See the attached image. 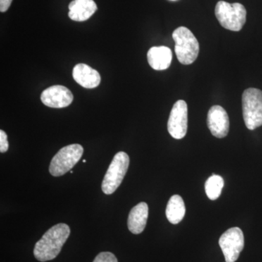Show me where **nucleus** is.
<instances>
[{
    "label": "nucleus",
    "mask_w": 262,
    "mask_h": 262,
    "mask_svg": "<svg viewBox=\"0 0 262 262\" xmlns=\"http://www.w3.org/2000/svg\"><path fill=\"white\" fill-rule=\"evenodd\" d=\"M70 228L66 224H58L48 229L34 248V257L45 262L54 259L70 237Z\"/></svg>",
    "instance_id": "nucleus-1"
},
{
    "label": "nucleus",
    "mask_w": 262,
    "mask_h": 262,
    "mask_svg": "<svg viewBox=\"0 0 262 262\" xmlns=\"http://www.w3.org/2000/svg\"><path fill=\"white\" fill-rule=\"evenodd\" d=\"M175 42V53L177 59L184 65L192 64L199 55L198 39L189 29L179 27L172 34Z\"/></svg>",
    "instance_id": "nucleus-2"
},
{
    "label": "nucleus",
    "mask_w": 262,
    "mask_h": 262,
    "mask_svg": "<svg viewBox=\"0 0 262 262\" xmlns=\"http://www.w3.org/2000/svg\"><path fill=\"white\" fill-rule=\"evenodd\" d=\"M246 8L239 3L220 1L215 5V15L222 27L233 32H239L246 21Z\"/></svg>",
    "instance_id": "nucleus-3"
},
{
    "label": "nucleus",
    "mask_w": 262,
    "mask_h": 262,
    "mask_svg": "<svg viewBox=\"0 0 262 262\" xmlns=\"http://www.w3.org/2000/svg\"><path fill=\"white\" fill-rule=\"evenodd\" d=\"M243 115L245 124L253 130L262 125V91L257 89H246L242 96Z\"/></svg>",
    "instance_id": "nucleus-4"
},
{
    "label": "nucleus",
    "mask_w": 262,
    "mask_h": 262,
    "mask_svg": "<svg viewBox=\"0 0 262 262\" xmlns=\"http://www.w3.org/2000/svg\"><path fill=\"white\" fill-rule=\"evenodd\" d=\"M130 158L127 153L119 151L115 155L103 179L101 189L104 194H113L120 187L127 173Z\"/></svg>",
    "instance_id": "nucleus-5"
},
{
    "label": "nucleus",
    "mask_w": 262,
    "mask_h": 262,
    "mask_svg": "<svg viewBox=\"0 0 262 262\" xmlns=\"http://www.w3.org/2000/svg\"><path fill=\"white\" fill-rule=\"evenodd\" d=\"M83 152V147L80 144H70L62 148L51 160L50 173L56 177L64 175L78 163Z\"/></svg>",
    "instance_id": "nucleus-6"
},
{
    "label": "nucleus",
    "mask_w": 262,
    "mask_h": 262,
    "mask_svg": "<svg viewBox=\"0 0 262 262\" xmlns=\"http://www.w3.org/2000/svg\"><path fill=\"white\" fill-rule=\"evenodd\" d=\"M219 244L226 262H235L244 248V232L239 227H232L221 236Z\"/></svg>",
    "instance_id": "nucleus-7"
},
{
    "label": "nucleus",
    "mask_w": 262,
    "mask_h": 262,
    "mask_svg": "<svg viewBox=\"0 0 262 262\" xmlns=\"http://www.w3.org/2000/svg\"><path fill=\"white\" fill-rule=\"evenodd\" d=\"M188 127V108L186 101L179 100L170 112L168 122V130L176 139H182L186 136Z\"/></svg>",
    "instance_id": "nucleus-8"
},
{
    "label": "nucleus",
    "mask_w": 262,
    "mask_h": 262,
    "mask_svg": "<svg viewBox=\"0 0 262 262\" xmlns=\"http://www.w3.org/2000/svg\"><path fill=\"white\" fill-rule=\"evenodd\" d=\"M74 96L70 90L63 85H53L45 90L41 95L43 104L51 108H64L70 106Z\"/></svg>",
    "instance_id": "nucleus-9"
},
{
    "label": "nucleus",
    "mask_w": 262,
    "mask_h": 262,
    "mask_svg": "<svg viewBox=\"0 0 262 262\" xmlns=\"http://www.w3.org/2000/svg\"><path fill=\"white\" fill-rule=\"evenodd\" d=\"M207 124L212 135L219 139L225 138L229 130V119L225 108L215 105L209 110Z\"/></svg>",
    "instance_id": "nucleus-10"
},
{
    "label": "nucleus",
    "mask_w": 262,
    "mask_h": 262,
    "mask_svg": "<svg viewBox=\"0 0 262 262\" xmlns=\"http://www.w3.org/2000/svg\"><path fill=\"white\" fill-rule=\"evenodd\" d=\"M72 75L74 80L84 89H95L101 82V76L98 71L84 63L76 65L74 67Z\"/></svg>",
    "instance_id": "nucleus-11"
},
{
    "label": "nucleus",
    "mask_w": 262,
    "mask_h": 262,
    "mask_svg": "<svg viewBox=\"0 0 262 262\" xmlns=\"http://www.w3.org/2000/svg\"><path fill=\"white\" fill-rule=\"evenodd\" d=\"M149 216V207L146 203H139L131 209L127 219V227L131 233L141 234L145 229Z\"/></svg>",
    "instance_id": "nucleus-12"
},
{
    "label": "nucleus",
    "mask_w": 262,
    "mask_h": 262,
    "mask_svg": "<svg viewBox=\"0 0 262 262\" xmlns=\"http://www.w3.org/2000/svg\"><path fill=\"white\" fill-rule=\"evenodd\" d=\"M69 17L75 21H84L97 10L94 0H73L69 5Z\"/></svg>",
    "instance_id": "nucleus-13"
},
{
    "label": "nucleus",
    "mask_w": 262,
    "mask_h": 262,
    "mask_svg": "<svg viewBox=\"0 0 262 262\" xmlns=\"http://www.w3.org/2000/svg\"><path fill=\"white\" fill-rule=\"evenodd\" d=\"M173 54L171 50L165 46L152 47L147 53V60L150 67L155 70H165L171 64Z\"/></svg>",
    "instance_id": "nucleus-14"
},
{
    "label": "nucleus",
    "mask_w": 262,
    "mask_h": 262,
    "mask_svg": "<svg viewBox=\"0 0 262 262\" xmlns=\"http://www.w3.org/2000/svg\"><path fill=\"white\" fill-rule=\"evenodd\" d=\"M186 208L182 196L175 194L169 200L166 207L167 219L173 225H177L182 222L185 215Z\"/></svg>",
    "instance_id": "nucleus-15"
},
{
    "label": "nucleus",
    "mask_w": 262,
    "mask_h": 262,
    "mask_svg": "<svg viewBox=\"0 0 262 262\" xmlns=\"http://www.w3.org/2000/svg\"><path fill=\"white\" fill-rule=\"evenodd\" d=\"M225 185V181L220 176L213 174L208 179L205 184L207 196L211 201H215L220 198L222 189Z\"/></svg>",
    "instance_id": "nucleus-16"
},
{
    "label": "nucleus",
    "mask_w": 262,
    "mask_h": 262,
    "mask_svg": "<svg viewBox=\"0 0 262 262\" xmlns=\"http://www.w3.org/2000/svg\"><path fill=\"white\" fill-rule=\"evenodd\" d=\"M93 262H118V261L113 253L101 252L96 256Z\"/></svg>",
    "instance_id": "nucleus-17"
},
{
    "label": "nucleus",
    "mask_w": 262,
    "mask_h": 262,
    "mask_svg": "<svg viewBox=\"0 0 262 262\" xmlns=\"http://www.w3.org/2000/svg\"><path fill=\"white\" fill-rule=\"evenodd\" d=\"M9 148V143L8 141V136L4 130H0V151L2 153L6 152Z\"/></svg>",
    "instance_id": "nucleus-18"
},
{
    "label": "nucleus",
    "mask_w": 262,
    "mask_h": 262,
    "mask_svg": "<svg viewBox=\"0 0 262 262\" xmlns=\"http://www.w3.org/2000/svg\"><path fill=\"white\" fill-rule=\"evenodd\" d=\"M13 0H0V11L5 13L9 9Z\"/></svg>",
    "instance_id": "nucleus-19"
},
{
    "label": "nucleus",
    "mask_w": 262,
    "mask_h": 262,
    "mask_svg": "<svg viewBox=\"0 0 262 262\" xmlns=\"http://www.w3.org/2000/svg\"><path fill=\"white\" fill-rule=\"evenodd\" d=\"M82 162H83V163H86V160H84L83 161H82Z\"/></svg>",
    "instance_id": "nucleus-20"
},
{
    "label": "nucleus",
    "mask_w": 262,
    "mask_h": 262,
    "mask_svg": "<svg viewBox=\"0 0 262 262\" xmlns=\"http://www.w3.org/2000/svg\"><path fill=\"white\" fill-rule=\"evenodd\" d=\"M172 1H175V0H172Z\"/></svg>",
    "instance_id": "nucleus-21"
}]
</instances>
